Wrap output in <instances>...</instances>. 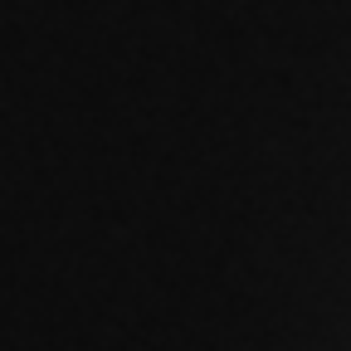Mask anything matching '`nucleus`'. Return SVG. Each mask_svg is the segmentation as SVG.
Segmentation results:
<instances>
[]
</instances>
